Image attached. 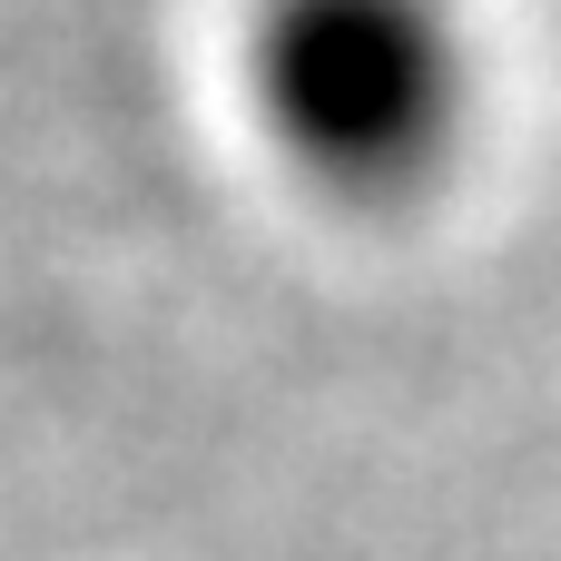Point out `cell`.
<instances>
[{
  "label": "cell",
  "instance_id": "cell-1",
  "mask_svg": "<svg viewBox=\"0 0 561 561\" xmlns=\"http://www.w3.org/2000/svg\"><path fill=\"white\" fill-rule=\"evenodd\" d=\"M237 108L325 207L434 197L483 128V30L463 0H237Z\"/></svg>",
  "mask_w": 561,
  "mask_h": 561
}]
</instances>
